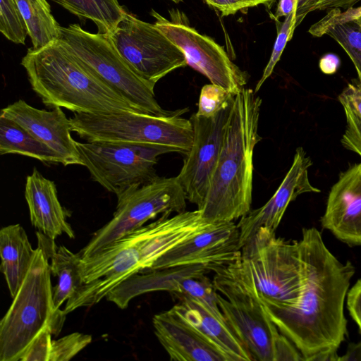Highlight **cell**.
<instances>
[{"mask_svg": "<svg viewBox=\"0 0 361 361\" xmlns=\"http://www.w3.org/2000/svg\"><path fill=\"white\" fill-rule=\"evenodd\" d=\"M223 267L265 307L287 308L299 300L302 274L298 241H286L261 228L241 247L240 257Z\"/></svg>", "mask_w": 361, "mask_h": 361, "instance_id": "obj_4", "label": "cell"}, {"mask_svg": "<svg viewBox=\"0 0 361 361\" xmlns=\"http://www.w3.org/2000/svg\"><path fill=\"white\" fill-rule=\"evenodd\" d=\"M27 26L32 47H44L60 39L61 26L47 0H15Z\"/></svg>", "mask_w": 361, "mask_h": 361, "instance_id": "obj_24", "label": "cell"}, {"mask_svg": "<svg viewBox=\"0 0 361 361\" xmlns=\"http://www.w3.org/2000/svg\"><path fill=\"white\" fill-rule=\"evenodd\" d=\"M38 245L20 289L0 322V360L20 361L24 352L46 326L55 336L62 329L66 314L56 309L49 259L56 246L40 231Z\"/></svg>", "mask_w": 361, "mask_h": 361, "instance_id": "obj_5", "label": "cell"}, {"mask_svg": "<svg viewBox=\"0 0 361 361\" xmlns=\"http://www.w3.org/2000/svg\"><path fill=\"white\" fill-rule=\"evenodd\" d=\"M51 274L57 277L53 288V300L56 309L69 300L82 286L80 274L81 256L73 253L64 245L56 247L50 257Z\"/></svg>", "mask_w": 361, "mask_h": 361, "instance_id": "obj_25", "label": "cell"}, {"mask_svg": "<svg viewBox=\"0 0 361 361\" xmlns=\"http://www.w3.org/2000/svg\"><path fill=\"white\" fill-rule=\"evenodd\" d=\"M0 154H17L42 162L61 164L59 155L14 121L0 116Z\"/></svg>", "mask_w": 361, "mask_h": 361, "instance_id": "obj_23", "label": "cell"}, {"mask_svg": "<svg viewBox=\"0 0 361 361\" xmlns=\"http://www.w3.org/2000/svg\"><path fill=\"white\" fill-rule=\"evenodd\" d=\"M275 21L277 26V37L274 45L271 57L264 70L260 80L256 85L254 90L255 93L259 90L266 80L268 79L273 73L274 67L279 61L287 42L290 40L293 37L295 30V12L285 17L282 23L279 22V20H276Z\"/></svg>", "mask_w": 361, "mask_h": 361, "instance_id": "obj_29", "label": "cell"}, {"mask_svg": "<svg viewBox=\"0 0 361 361\" xmlns=\"http://www.w3.org/2000/svg\"><path fill=\"white\" fill-rule=\"evenodd\" d=\"M346 119V127L341 139L342 145L361 157V117L350 106L341 104Z\"/></svg>", "mask_w": 361, "mask_h": 361, "instance_id": "obj_33", "label": "cell"}, {"mask_svg": "<svg viewBox=\"0 0 361 361\" xmlns=\"http://www.w3.org/2000/svg\"><path fill=\"white\" fill-rule=\"evenodd\" d=\"M173 1L174 3H179L181 0H171Z\"/></svg>", "mask_w": 361, "mask_h": 361, "instance_id": "obj_44", "label": "cell"}, {"mask_svg": "<svg viewBox=\"0 0 361 361\" xmlns=\"http://www.w3.org/2000/svg\"><path fill=\"white\" fill-rule=\"evenodd\" d=\"M295 6L296 0H279L275 13L271 15V18L276 20L281 17H286L295 12Z\"/></svg>", "mask_w": 361, "mask_h": 361, "instance_id": "obj_41", "label": "cell"}, {"mask_svg": "<svg viewBox=\"0 0 361 361\" xmlns=\"http://www.w3.org/2000/svg\"><path fill=\"white\" fill-rule=\"evenodd\" d=\"M234 98V97H233ZM233 99L212 117L193 114V142L176 176L190 202L202 205L217 164L229 121Z\"/></svg>", "mask_w": 361, "mask_h": 361, "instance_id": "obj_14", "label": "cell"}, {"mask_svg": "<svg viewBox=\"0 0 361 361\" xmlns=\"http://www.w3.org/2000/svg\"></svg>", "mask_w": 361, "mask_h": 361, "instance_id": "obj_46", "label": "cell"}, {"mask_svg": "<svg viewBox=\"0 0 361 361\" xmlns=\"http://www.w3.org/2000/svg\"><path fill=\"white\" fill-rule=\"evenodd\" d=\"M298 243L302 287L298 302L282 309L263 306L304 361H312L319 353L337 351L348 335L344 302L355 269L350 261L340 262L314 227L303 228Z\"/></svg>", "mask_w": 361, "mask_h": 361, "instance_id": "obj_1", "label": "cell"}, {"mask_svg": "<svg viewBox=\"0 0 361 361\" xmlns=\"http://www.w3.org/2000/svg\"><path fill=\"white\" fill-rule=\"evenodd\" d=\"M0 31L8 40L25 44L27 29L15 0H0Z\"/></svg>", "mask_w": 361, "mask_h": 361, "instance_id": "obj_28", "label": "cell"}, {"mask_svg": "<svg viewBox=\"0 0 361 361\" xmlns=\"http://www.w3.org/2000/svg\"><path fill=\"white\" fill-rule=\"evenodd\" d=\"M90 334L75 332L52 340L49 361H68L92 342Z\"/></svg>", "mask_w": 361, "mask_h": 361, "instance_id": "obj_31", "label": "cell"}, {"mask_svg": "<svg viewBox=\"0 0 361 361\" xmlns=\"http://www.w3.org/2000/svg\"><path fill=\"white\" fill-rule=\"evenodd\" d=\"M240 255L238 225L234 221L219 222L167 251L149 271L201 264L212 271L214 267L238 260Z\"/></svg>", "mask_w": 361, "mask_h": 361, "instance_id": "obj_15", "label": "cell"}, {"mask_svg": "<svg viewBox=\"0 0 361 361\" xmlns=\"http://www.w3.org/2000/svg\"><path fill=\"white\" fill-rule=\"evenodd\" d=\"M321 0H296L295 10V29L302 22L310 13L316 11L317 5Z\"/></svg>", "mask_w": 361, "mask_h": 361, "instance_id": "obj_38", "label": "cell"}, {"mask_svg": "<svg viewBox=\"0 0 361 361\" xmlns=\"http://www.w3.org/2000/svg\"><path fill=\"white\" fill-rule=\"evenodd\" d=\"M188 109L168 115L139 112L110 114L74 113L71 129L87 142H128L166 145L185 155L193 142V128L181 116Z\"/></svg>", "mask_w": 361, "mask_h": 361, "instance_id": "obj_6", "label": "cell"}, {"mask_svg": "<svg viewBox=\"0 0 361 361\" xmlns=\"http://www.w3.org/2000/svg\"><path fill=\"white\" fill-rule=\"evenodd\" d=\"M360 18L361 6L348 8L343 12L340 8L329 9L322 18L311 25L308 32L313 37H320L326 35V32L335 25L356 20Z\"/></svg>", "mask_w": 361, "mask_h": 361, "instance_id": "obj_32", "label": "cell"}, {"mask_svg": "<svg viewBox=\"0 0 361 361\" xmlns=\"http://www.w3.org/2000/svg\"><path fill=\"white\" fill-rule=\"evenodd\" d=\"M59 41L80 63L145 114L163 116L154 86L137 75L119 54L109 35L91 33L78 24L61 27Z\"/></svg>", "mask_w": 361, "mask_h": 361, "instance_id": "obj_7", "label": "cell"}, {"mask_svg": "<svg viewBox=\"0 0 361 361\" xmlns=\"http://www.w3.org/2000/svg\"><path fill=\"white\" fill-rule=\"evenodd\" d=\"M80 18L91 20L98 33L109 35L126 13L118 0H51Z\"/></svg>", "mask_w": 361, "mask_h": 361, "instance_id": "obj_26", "label": "cell"}, {"mask_svg": "<svg viewBox=\"0 0 361 361\" xmlns=\"http://www.w3.org/2000/svg\"><path fill=\"white\" fill-rule=\"evenodd\" d=\"M269 0H205L210 6L221 13L223 16L234 14L259 4L267 6Z\"/></svg>", "mask_w": 361, "mask_h": 361, "instance_id": "obj_35", "label": "cell"}, {"mask_svg": "<svg viewBox=\"0 0 361 361\" xmlns=\"http://www.w3.org/2000/svg\"><path fill=\"white\" fill-rule=\"evenodd\" d=\"M312 161L302 147L295 150L293 163L273 196L259 208L250 210L240 218L238 225L240 246L246 244L261 228L275 232L288 204L298 196L319 192L310 183L308 170Z\"/></svg>", "mask_w": 361, "mask_h": 361, "instance_id": "obj_16", "label": "cell"}, {"mask_svg": "<svg viewBox=\"0 0 361 361\" xmlns=\"http://www.w3.org/2000/svg\"><path fill=\"white\" fill-rule=\"evenodd\" d=\"M361 0H321L317 5L316 11L329 10L332 8H344L353 7Z\"/></svg>", "mask_w": 361, "mask_h": 361, "instance_id": "obj_40", "label": "cell"}, {"mask_svg": "<svg viewBox=\"0 0 361 361\" xmlns=\"http://www.w3.org/2000/svg\"><path fill=\"white\" fill-rule=\"evenodd\" d=\"M170 13V12H169ZM154 25L184 54L187 64L235 95L245 87L249 78L231 61L224 49L211 37L199 33L188 23L170 13L169 20L152 9Z\"/></svg>", "mask_w": 361, "mask_h": 361, "instance_id": "obj_12", "label": "cell"}, {"mask_svg": "<svg viewBox=\"0 0 361 361\" xmlns=\"http://www.w3.org/2000/svg\"><path fill=\"white\" fill-rule=\"evenodd\" d=\"M326 35L334 39L353 61L361 84V26L353 20L329 28Z\"/></svg>", "mask_w": 361, "mask_h": 361, "instance_id": "obj_27", "label": "cell"}, {"mask_svg": "<svg viewBox=\"0 0 361 361\" xmlns=\"http://www.w3.org/2000/svg\"><path fill=\"white\" fill-rule=\"evenodd\" d=\"M213 283L224 319L254 361H274L281 332L262 302L235 280L223 265L214 267Z\"/></svg>", "mask_w": 361, "mask_h": 361, "instance_id": "obj_10", "label": "cell"}, {"mask_svg": "<svg viewBox=\"0 0 361 361\" xmlns=\"http://www.w3.org/2000/svg\"><path fill=\"white\" fill-rule=\"evenodd\" d=\"M233 97L219 85L213 83L204 85L200 91L198 109L195 114L202 117H212L226 106Z\"/></svg>", "mask_w": 361, "mask_h": 361, "instance_id": "obj_30", "label": "cell"}, {"mask_svg": "<svg viewBox=\"0 0 361 361\" xmlns=\"http://www.w3.org/2000/svg\"><path fill=\"white\" fill-rule=\"evenodd\" d=\"M321 224L341 242L361 245V162L340 173L329 193Z\"/></svg>", "mask_w": 361, "mask_h": 361, "instance_id": "obj_18", "label": "cell"}, {"mask_svg": "<svg viewBox=\"0 0 361 361\" xmlns=\"http://www.w3.org/2000/svg\"><path fill=\"white\" fill-rule=\"evenodd\" d=\"M25 197L31 223L39 231L52 240L62 234L75 238L59 200L54 182L44 177L37 169H33L26 178Z\"/></svg>", "mask_w": 361, "mask_h": 361, "instance_id": "obj_20", "label": "cell"}, {"mask_svg": "<svg viewBox=\"0 0 361 361\" xmlns=\"http://www.w3.org/2000/svg\"><path fill=\"white\" fill-rule=\"evenodd\" d=\"M210 271L204 265L192 264L135 274L111 290L105 298L124 310L140 295L167 291L174 297L187 295L199 300L216 317L225 320L218 305V292L213 281L206 276Z\"/></svg>", "mask_w": 361, "mask_h": 361, "instance_id": "obj_13", "label": "cell"}, {"mask_svg": "<svg viewBox=\"0 0 361 361\" xmlns=\"http://www.w3.org/2000/svg\"><path fill=\"white\" fill-rule=\"evenodd\" d=\"M262 99L250 88L234 95L221 152L200 208L211 223L234 221L251 210L253 154L259 134Z\"/></svg>", "mask_w": 361, "mask_h": 361, "instance_id": "obj_2", "label": "cell"}, {"mask_svg": "<svg viewBox=\"0 0 361 361\" xmlns=\"http://www.w3.org/2000/svg\"><path fill=\"white\" fill-rule=\"evenodd\" d=\"M109 36L133 71L154 86L171 71L188 65L182 51L154 24L128 12Z\"/></svg>", "mask_w": 361, "mask_h": 361, "instance_id": "obj_11", "label": "cell"}, {"mask_svg": "<svg viewBox=\"0 0 361 361\" xmlns=\"http://www.w3.org/2000/svg\"><path fill=\"white\" fill-rule=\"evenodd\" d=\"M357 20L358 21L359 24H360V26H361V18H359V19H357Z\"/></svg>", "mask_w": 361, "mask_h": 361, "instance_id": "obj_45", "label": "cell"}, {"mask_svg": "<svg viewBox=\"0 0 361 361\" xmlns=\"http://www.w3.org/2000/svg\"><path fill=\"white\" fill-rule=\"evenodd\" d=\"M347 308L361 334V279L348 292Z\"/></svg>", "mask_w": 361, "mask_h": 361, "instance_id": "obj_37", "label": "cell"}, {"mask_svg": "<svg viewBox=\"0 0 361 361\" xmlns=\"http://www.w3.org/2000/svg\"><path fill=\"white\" fill-rule=\"evenodd\" d=\"M117 199L112 219L79 252L81 258L97 252L158 215L185 211L187 200L176 176L157 177Z\"/></svg>", "mask_w": 361, "mask_h": 361, "instance_id": "obj_9", "label": "cell"}, {"mask_svg": "<svg viewBox=\"0 0 361 361\" xmlns=\"http://www.w3.org/2000/svg\"><path fill=\"white\" fill-rule=\"evenodd\" d=\"M82 166L93 180L117 198L158 176V157L178 152L172 147L128 142L76 141Z\"/></svg>", "mask_w": 361, "mask_h": 361, "instance_id": "obj_8", "label": "cell"}, {"mask_svg": "<svg viewBox=\"0 0 361 361\" xmlns=\"http://www.w3.org/2000/svg\"><path fill=\"white\" fill-rule=\"evenodd\" d=\"M276 1V0H269L267 6H266L268 9H270L273 4Z\"/></svg>", "mask_w": 361, "mask_h": 361, "instance_id": "obj_43", "label": "cell"}, {"mask_svg": "<svg viewBox=\"0 0 361 361\" xmlns=\"http://www.w3.org/2000/svg\"><path fill=\"white\" fill-rule=\"evenodd\" d=\"M281 360L304 361L298 348L282 334L277 340L274 353V361Z\"/></svg>", "mask_w": 361, "mask_h": 361, "instance_id": "obj_36", "label": "cell"}, {"mask_svg": "<svg viewBox=\"0 0 361 361\" xmlns=\"http://www.w3.org/2000/svg\"><path fill=\"white\" fill-rule=\"evenodd\" d=\"M52 335L55 334L51 326L44 328L27 347L20 361H49Z\"/></svg>", "mask_w": 361, "mask_h": 361, "instance_id": "obj_34", "label": "cell"}, {"mask_svg": "<svg viewBox=\"0 0 361 361\" xmlns=\"http://www.w3.org/2000/svg\"><path fill=\"white\" fill-rule=\"evenodd\" d=\"M341 65V60L338 55L328 53L323 55L319 61L320 71L326 75H332L337 72Z\"/></svg>", "mask_w": 361, "mask_h": 361, "instance_id": "obj_39", "label": "cell"}, {"mask_svg": "<svg viewBox=\"0 0 361 361\" xmlns=\"http://www.w3.org/2000/svg\"><path fill=\"white\" fill-rule=\"evenodd\" d=\"M21 65L32 90L48 107L94 114L143 113L80 63L59 39L29 48Z\"/></svg>", "mask_w": 361, "mask_h": 361, "instance_id": "obj_3", "label": "cell"}, {"mask_svg": "<svg viewBox=\"0 0 361 361\" xmlns=\"http://www.w3.org/2000/svg\"><path fill=\"white\" fill-rule=\"evenodd\" d=\"M338 361H361V341L348 344L345 353Z\"/></svg>", "mask_w": 361, "mask_h": 361, "instance_id": "obj_42", "label": "cell"}, {"mask_svg": "<svg viewBox=\"0 0 361 361\" xmlns=\"http://www.w3.org/2000/svg\"><path fill=\"white\" fill-rule=\"evenodd\" d=\"M0 116L14 121L54 150L63 166H82L76 141L71 134L70 118L61 107L39 109L19 99L2 109Z\"/></svg>", "mask_w": 361, "mask_h": 361, "instance_id": "obj_17", "label": "cell"}, {"mask_svg": "<svg viewBox=\"0 0 361 361\" xmlns=\"http://www.w3.org/2000/svg\"><path fill=\"white\" fill-rule=\"evenodd\" d=\"M35 252L20 224L8 225L0 230L1 271L13 298L26 277Z\"/></svg>", "mask_w": 361, "mask_h": 361, "instance_id": "obj_22", "label": "cell"}, {"mask_svg": "<svg viewBox=\"0 0 361 361\" xmlns=\"http://www.w3.org/2000/svg\"><path fill=\"white\" fill-rule=\"evenodd\" d=\"M173 307L209 341L224 352L231 361H251L252 358L226 321L216 317L200 300L187 295L176 296Z\"/></svg>", "mask_w": 361, "mask_h": 361, "instance_id": "obj_21", "label": "cell"}, {"mask_svg": "<svg viewBox=\"0 0 361 361\" xmlns=\"http://www.w3.org/2000/svg\"><path fill=\"white\" fill-rule=\"evenodd\" d=\"M154 334L176 361H231L226 354L209 341L173 307L152 318Z\"/></svg>", "mask_w": 361, "mask_h": 361, "instance_id": "obj_19", "label": "cell"}]
</instances>
